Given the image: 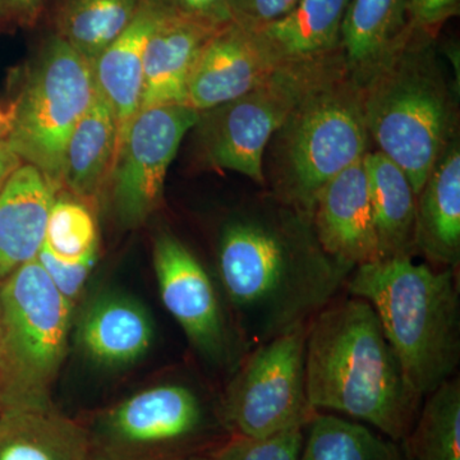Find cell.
Returning <instances> with one entry per match:
<instances>
[{
  "instance_id": "cell-1",
  "label": "cell",
  "mask_w": 460,
  "mask_h": 460,
  "mask_svg": "<svg viewBox=\"0 0 460 460\" xmlns=\"http://www.w3.org/2000/svg\"><path fill=\"white\" fill-rule=\"evenodd\" d=\"M217 265L248 345L308 323L334 301L354 270L323 250L311 217L279 201L223 226Z\"/></svg>"
},
{
  "instance_id": "cell-2",
  "label": "cell",
  "mask_w": 460,
  "mask_h": 460,
  "mask_svg": "<svg viewBox=\"0 0 460 460\" xmlns=\"http://www.w3.org/2000/svg\"><path fill=\"white\" fill-rule=\"evenodd\" d=\"M305 386L314 411L345 414L402 443L422 398L411 390L372 305L330 302L308 323Z\"/></svg>"
},
{
  "instance_id": "cell-3",
  "label": "cell",
  "mask_w": 460,
  "mask_h": 460,
  "mask_svg": "<svg viewBox=\"0 0 460 460\" xmlns=\"http://www.w3.org/2000/svg\"><path fill=\"white\" fill-rule=\"evenodd\" d=\"M350 296L372 305L411 390L420 398L454 377L460 361V299L456 268L413 257L354 268Z\"/></svg>"
},
{
  "instance_id": "cell-4",
  "label": "cell",
  "mask_w": 460,
  "mask_h": 460,
  "mask_svg": "<svg viewBox=\"0 0 460 460\" xmlns=\"http://www.w3.org/2000/svg\"><path fill=\"white\" fill-rule=\"evenodd\" d=\"M361 90L370 141L405 172L419 196L458 124L456 99L436 57L435 33L411 29Z\"/></svg>"
},
{
  "instance_id": "cell-5",
  "label": "cell",
  "mask_w": 460,
  "mask_h": 460,
  "mask_svg": "<svg viewBox=\"0 0 460 460\" xmlns=\"http://www.w3.org/2000/svg\"><path fill=\"white\" fill-rule=\"evenodd\" d=\"M271 142L277 201L311 217L320 190L370 151L361 84L343 51L305 89Z\"/></svg>"
},
{
  "instance_id": "cell-6",
  "label": "cell",
  "mask_w": 460,
  "mask_h": 460,
  "mask_svg": "<svg viewBox=\"0 0 460 460\" xmlns=\"http://www.w3.org/2000/svg\"><path fill=\"white\" fill-rule=\"evenodd\" d=\"M72 310L36 259L0 283V407L51 402Z\"/></svg>"
},
{
  "instance_id": "cell-7",
  "label": "cell",
  "mask_w": 460,
  "mask_h": 460,
  "mask_svg": "<svg viewBox=\"0 0 460 460\" xmlns=\"http://www.w3.org/2000/svg\"><path fill=\"white\" fill-rule=\"evenodd\" d=\"M93 66L58 33L42 45L9 109L7 140L57 192L69 138L95 100Z\"/></svg>"
},
{
  "instance_id": "cell-8",
  "label": "cell",
  "mask_w": 460,
  "mask_h": 460,
  "mask_svg": "<svg viewBox=\"0 0 460 460\" xmlns=\"http://www.w3.org/2000/svg\"><path fill=\"white\" fill-rule=\"evenodd\" d=\"M308 323L257 345L238 366L219 410L230 435L268 438L305 429L314 419L305 386Z\"/></svg>"
},
{
  "instance_id": "cell-9",
  "label": "cell",
  "mask_w": 460,
  "mask_h": 460,
  "mask_svg": "<svg viewBox=\"0 0 460 460\" xmlns=\"http://www.w3.org/2000/svg\"><path fill=\"white\" fill-rule=\"evenodd\" d=\"M341 51L320 59L283 63L255 89L199 113L193 129L206 162L265 184L263 156L272 136L323 66Z\"/></svg>"
},
{
  "instance_id": "cell-10",
  "label": "cell",
  "mask_w": 460,
  "mask_h": 460,
  "mask_svg": "<svg viewBox=\"0 0 460 460\" xmlns=\"http://www.w3.org/2000/svg\"><path fill=\"white\" fill-rule=\"evenodd\" d=\"M208 428L190 387L164 384L118 402L93 420L89 460H180L195 456Z\"/></svg>"
},
{
  "instance_id": "cell-11",
  "label": "cell",
  "mask_w": 460,
  "mask_h": 460,
  "mask_svg": "<svg viewBox=\"0 0 460 460\" xmlns=\"http://www.w3.org/2000/svg\"><path fill=\"white\" fill-rule=\"evenodd\" d=\"M199 115L184 104L162 105L138 111L129 124L107 186L123 226H140L159 208L166 172Z\"/></svg>"
},
{
  "instance_id": "cell-12",
  "label": "cell",
  "mask_w": 460,
  "mask_h": 460,
  "mask_svg": "<svg viewBox=\"0 0 460 460\" xmlns=\"http://www.w3.org/2000/svg\"><path fill=\"white\" fill-rule=\"evenodd\" d=\"M154 268L160 296L190 344L208 361L233 370L247 356V341L232 328L210 274L189 247L162 233L154 243Z\"/></svg>"
},
{
  "instance_id": "cell-13",
  "label": "cell",
  "mask_w": 460,
  "mask_h": 460,
  "mask_svg": "<svg viewBox=\"0 0 460 460\" xmlns=\"http://www.w3.org/2000/svg\"><path fill=\"white\" fill-rule=\"evenodd\" d=\"M283 63L255 29L233 21L202 48L187 81L184 105L199 113L219 107L255 89Z\"/></svg>"
},
{
  "instance_id": "cell-14",
  "label": "cell",
  "mask_w": 460,
  "mask_h": 460,
  "mask_svg": "<svg viewBox=\"0 0 460 460\" xmlns=\"http://www.w3.org/2000/svg\"><path fill=\"white\" fill-rule=\"evenodd\" d=\"M311 223L321 246L339 261L357 268L380 260L363 159L320 190Z\"/></svg>"
},
{
  "instance_id": "cell-15",
  "label": "cell",
  "mask_w": 460,
  "mask_h": 460,
  "mask_svg": "<svg viewBox=\"0 0 460 460\" xmlns=\"http://www.w3.org/2000/svg\"><path fill=\"white\" fill-rule=\"evenodd\" d=\"M217 30L163 12L145 49L140 111L184 104L190 71Z\"/></svg>"
},
{
  "instance_id": "cell-16",
  "label": "cell",
  "mask_w": 460,
  "mask_h": 460,
  "mask_svg": "<svg viewBox=\"0 0 460 460\" xmlns=\"http://www.w3.org/2000/svg\"><path fill=\"white\" fill-rule=\"evenodd\" d=\"M57 193L35 166L25 163L0 190V283L38 256Z\"/></svg>"
},
{
  "instance_id": "cell-17",
  "label": "cell",
  "mask_w": 460,
  "mask_h": 460,
  "mask_svg": "<svg viewBox=\"0 0 460 460\" xmlns=\"http://www.w3.org/2000/svg\"><path fill=\"white\" fill-rule=\"evenodd\" d=\"M163 12L155 0H142L131 25L93 63L96 89L113 109L117 120L118 147L140 111L145 49Z\"/></svg>"
},
{
  "instance_id": "cell-18",
  "label": "cell",
  "mask_w": 460,
  "mask_h": 460,
  "mask_svg": "<svg viewBox=\"0 0 460 460\" xmlns=\"http://www.w3.org/2000/svg\"><path fill=\"white\" fill-rule=\"evenodd\" d=\"M416 251L435 268H458L460 260V147L445 148L417 196Z\"/></svg>"
},
{
  "instance_id": "cell-19",
  "label": "cell",
  "mask_w": 460,
  "mask_h": 460,
  "mask_svg": "<svg viewBox=\"0 0 460 460\" xmlns=\"http://www.w3.org/2000/svg\"><path fill=\"white\" fill-rule=\"evenodd\" d=\"M0 460H89L87 429L53 402L0 407Z\"/></svg>"
},
{
  "instance_id": "cell-20",
  "label": "cell",
  "mask_w": 460,
  "mask_h": 460,
  "mask_svg": "<svg viewBox=\"0 0 460 460\" xmlns=\"http://www.w3.org/2000/svg\"><path fill=\"white\" fill-rule=\"evenodd\" d=\"M77 337L91 361L107 367H122L137 362L150 349L153 321L135 299L102 296L84 314Z\"/></svg>"
},
{
  "instance_id": "cell-21",
  "label": "cell",
  "mask_w": 460,
  "mask_h": 460,
  "mask_svg": "<svg viewBox=\"0 0 460 460\" xmlns=\"http://www.w3.org/2000/svg\"><path fill=\"white\" fill-rule=\"evenodd\" d=\"M411 32L407 0H350L341 26L345 66L359 84Z\"/></svg>"
},
{
  "instance_id": "cell-22",
  "label": "cell",
  "mask_w": 460,
  "mask_h": 460,
  "mask_svg": "<svg viewBox=\"0 0 460 460\" xmlns=\"http://www.w3.org/2000/svg\"><path fill=\"white\" fill-rule=\"evenodd\" d=\"M380 260L413 257L417 196L405 172L380 151L363 157Z\"/></svg>"
},
{
  "instance_id": "cell-23",
  "label": "cell",
  "mask_w": 460,
  "mask_h": 460,
  "mask_svg": "<svg viewBox=\"0 0 460 460\" xmlns=\"http://www.w3.org/2000/svg\"><path fill=\"white\" fill-rule=\"evenodd\" d=\"M118 148L113 109L96 93L66 147L62 189L81 201L95 202L107 189Z\"/></svg>"
},
{
  "instance_id": "cell-24",
  "label": "cell",
  "mask_w": 460,
  "mask_h": 460,
  "mask_svg": "<svg viewBox=\"0 0 460 460\" xmlns=\"http://www.w3.org/2000/svg\"><path fill=\"white\" fill-rule=\"evenodd\" d=\"M350 0H299L280 20L257 27L283 62H302L341 50V26Z\"/></svg>"
},
{
  "instance_id": "cell-25",
  "label": "cell",
  "mask_w": 460,
  "mask_h": 460,
  "mask_svg": "<svg viewBox=\"0 0 460 460\" xmlns=\"http://www.w3.org/2000/svg\"><path fill=\"white\" fill-rule=\"evenodd\" d=\"M142 0H60L58 35L93 66L135 20Z\"/></svg>"
},
{
  "instance_id": "cell-26",
  "label": "cell",
  "mask_w": 460,
  "mask_h": 460,
  "mask_svg": "<svg viewBox=\"0 0 460 460\" xmlns=\"http://www.w3.org/2000/svg\"><path fill=\"white\" fill-rule=\"evenodd\" d=\"M305 428L299 460H408L394 441L362 423L316 411Z\"/></svg>"
},
{
  "instance_id": "cell-27",
  "label": "cell",
  "mask_w": 460,
  "mask_h": 460,
  "mask_svg": "<svg viewBox=\"0 0 460 460\" xmlns=\"http://www.w3.org/2000/svg\"><path fill=\"white\" fill-rule=\"evenodd\" d=\"M402 443L408 460H460V380L452 377L429 393Z\"/></svg>"
},
{
  "instance_id": "cell-28",
  "label": "cell",
  "mask_w": 460,
  "mask_h": 460,
  "mask_svg": "<svg viewBox=\"0 0 460 460\" xmlns=\"http://www.w3.org/2000/svg\"><path fill=\"white\" fill-rule=\"evenodd\" d=\"M44 246L66 262L98 256V224L89 205L78 199L56 198L48 217Z\"/></svg>"
},
{
  "instance_id": "cell-29",
  "label": "cell",
  "mask_w": 460,
  "mask_h": 460,
  "mask_svg": "<svg viewBox=\"0 0 460 460\" xmlns=\"http://www.w3.org/2000/svg\"><path fill=\"white\" fill-rule=\"evenodd\" d=\"M304 429H289L261 438L232 436L211 456L214 460H299Z\"/></svg>"
},
{
  "instance_id": "cell-30",
  "label": "cell",
  "mask_w": 460,
  "mask_h": 460,
  "mask_svg": "<svg viewBox=\"0 0 460 460\" xmlns=\"http://www.w3.org/2000/svg\"><path fill=\"white\" fill-rule=\"evenodd\" d=\"M36 260L47 272L58 292L75 307V302L83 295L84 284L89 279L93 266L98 261V256L90 257L80 262L62 261L42 244Z\"/></svg>"
},
{
  "instance_id": "cell-31",
  "label": "cell",
  "mask_w": 460,
  "mask_h": 460,
  "mask_svg": "<svg viewBox=\"0 0 460 460\" xmlns=\"http://www.w3.org/2000/svg\"><path fill=\"white\" fill-rule=\"evenodd\" d=\"M166 13L222 29L233 21L230 0H155Z\"/></svg>"
},
{
  "instance_id": "cell-32",
  "label": "cell",
  "mask_w": 460,
  "mask_h": 460,
  "mask_svg": "<svg viewBox=\"0 0 460 460\" xmlns=\"http://www.w3.org/2000/svg\"><path fill=\"white\" fill-rule=\"evenodd\" d=\"M299 0H230L233 20L257 29L289 13Z\"/></svg>"
},
{
  "instance_id": "cell-33",
  "label": "cell",
  "mask_w": 460,
  "mask_h": 460,
  "mask_svg": "<svg viewBox=\"0 0 460 460\" xmlns=\"http://www.w3.org/2000/svg\"><path fill=\"white\" fill-rule=\"evenodd\" d=\"M411 29L435 33L459 13L460 0H407Z\"/></svg>"
},
{
  "instance_id": "cell-34",
  "label": "cell",
  "mask_w": 460,
  "mask_h": 460,
  "mask_svg": "<svg viewBox=\"0 0 460 460\" xmlns=\"http://www.w3.org/2000/svg\"><path fill=\"white\" fill-rule=\"evenodd\" d=\"M47 0H0L3 18L30 21L35 18Z\"/></svg>"
},
{
  "instance_id": "cell-35",
  "label": "cell",
  "mask_w": 460,
  "mask_h": 460,
  "mask_svg": "<svg viewBox=\"0 0 460 460\" xmlns=\"http://www.w3.org/2000/svg\"><path fill=\"white\" fill-rule=\"evenodd\" d=\"M22 164V160L14 153L7 137L0 136V190L5 186L12 174Z\"/></svg>"
},
{
  "instance_id": "cell-36",
  "label": "cell",
  "mask_w": 460,
  "mask_h": 460,
  "mask_svg": "<svg viewBox=\"0 0 460 460\" xmlns=\"http://www.w3.org/2000/svg\"><path fill=\"white\" fill-rule=\"evenodd\" d=\"M9 128V113L0 109V136H7Z\"/></svg>"
},
{
  "instance_id": "cell-37",
  "label": "cell",
  "mask_w": 460,
  "mask_h": 460,
  "mask_svg": "<svg viewBox=\"0 0 460 460\" xmlns=\"http://www.w3.org/2000/svg\"><path fill=\"white\" fill-rule=\"evenodd\" d=\"M180 460H214L213 456H202V454H195V456H186V458Z\"/></svg>"
},
{
  "instance_id": "cell-38",
  "label": "cell",
  "mask_w": 460,
  "mask_h": 460,
  "mask_svg": "<svg viewBox=\"0 0 460 460\" xmlns=\"http://www.w3.org/2000/svg\"><path fill=\"white\" fill-rule=\"evenodd\" d=\"M2 20H4V18H3L2 12H0V21H2Z\"/></svg>"
}]
</instances>
